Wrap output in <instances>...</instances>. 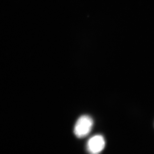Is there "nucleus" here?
Returning a JSON list of instances; mask_svg holds the SVG:
<instances>
[{"mask_svg": "<svg viewBox=\"0 0 154 154\" xmlns=\"http://www.w3.org/2000/svg\"><path fill=\"white\" fill-rule=\"evenodd\" d=\"M94 125V121L88 115L81 116L75 125L74 132L77 137L82 138L88 136L91 132Z\"/></svg>", "mask_w": 154, "mask_h": 154, "instance_id": "nucleus-1", "label": "nucleus"}, {"mask_svg": "<svg viewBox=\"0 0 154 154\" xmlns=\"http://www.w3.org/2000/svg\"><path fill=\"white\" fill-rule=\"evenodd\" d=\"M105 142L104 137L101 135H96L91 138L87 143L88 152L91 154H98L104 149Z\"/></svg>", "mask_w": 154, "mask_h": 154, "instance_id": "nucleus-2", "label": "nucleus"}]
</instances>
